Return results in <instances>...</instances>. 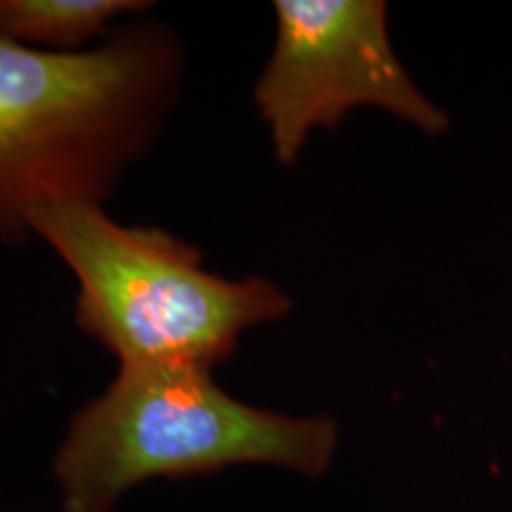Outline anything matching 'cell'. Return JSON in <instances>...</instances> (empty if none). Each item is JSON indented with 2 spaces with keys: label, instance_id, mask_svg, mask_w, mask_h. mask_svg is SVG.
I'll return each mask as SVG.
<instances>
[{
  "label": "cell",
  "instance_id": "cell-2",
  "mask_svg": "<svg viewBox=\"0 0 512 512\" xmlns=\"http://www.w3.org/2000/svg\"><path fill=\"white\" fill-rule=\"evenodd\" d=\"M337 444L330 415L294 418L249 406L221 389L211 370L119 366L110 387L69 422L53 477L62 512H114L128 491L159 477L271 465L318 479Z\"/></svg>",
  "mask_w": 512,
  "mask_h": 512
},
{
  "label": "cell",
  "instance_id": "cell-4",
  "mask_svg": "<svg viewBox=\"0 0 512 512\" xmlns=\"http://www.w3.org/2000/svg\"><path fill=\"white\" fill-rule=\"evenodd\" d=\"M275 46L254 86L273 155L294 164L316 128H337L356 107H377L427 136L451 126L396 57L382 0H278Z\"/></svg>",
  "mask_w": 512,
  "mask_h": 512
},
{
  "label": "cell",
  "instance_id": "cell-5",
  "mask_svg": "<svg viewBox=\"0 0 512 512\" xmlns=\"http://www.w3.org/2000/svg\"><path fill=\"white\" fill-rule=\"evenodd\" d=\"M147 8L140 0H0V34L46 53H81L112 19Z\"/></svg>",
  "mask_w": 512,
  "mask_h": 512
},
{
  "label": "cell",
  "instance_id": "cell-3",
  "mask_svg": "<svg viewBox=\"0 0 512 512\" xmlns=\"http://www.w3.org/2000/svg\"><path fill=\"white\" fill-rule=\"evenodd\" d=\"M29 233L60 254L79 280L76 323L119 366L211 370L242 332L285 318L290 297L261 275L228 280L204 271L202 252L159 228H128L102 202H41Z\"/></svg>",
  "mask_w": 512,
  "mask_h": 512
},
{
  "label": "cell",
  "instance_id": "cell-1",
  "mask_svg": "<svg viewBox=\"0 0 512 512\" xmlns=\"http://www.w3.org/2000/svg\"><path fill=\"white\" fill-rule=\"evenodd\" d=\"M164 27L46 53L0 34V238L29 235L41 202H102L164 124L181 81Z\"/></svg>",
  "mask_w": 512,
  "mask_h": 512
}]
</instances>
